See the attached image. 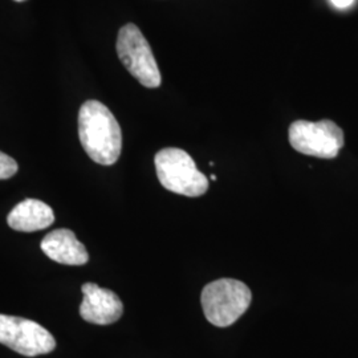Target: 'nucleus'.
Wrapping results in <instances>:
<instances>
[{"label":"nucleus","mask_w":358,"mask_h":358,"mask_svg":"<svg viewBox=\"0 0 358 358\" xmlns=\"http://www.w3.org/2000/svg\"><path fill=\"white\" fill-rule=\"evenodd\" d=\"M78 137L90 159L115 165L122 150V133L113 113L103 103L90 100L78 112Z\"/></svg>","instance_id":"obj_1"},{"label":"nucleus","mask_w":358,"mask_h":358,"mask_svg":"<svg viewBox=\"0 0 358 358\" xmlns=\"http://www.w3.org/2000/svg\"><path fill=\"white\" fill-rule=\"evenodd\" d=\"M252 300L251 289L235 279L207 284L201 296L206 319L219 328L230 327L242 317Z\"/></svg>","instance_id":"obj_2"},{"label":"nucleus","mask_w":358,"mask_h":358,"mask_svg":"<svg viewBox=\"0 0 358 358\" xmlns=\"http://www.w3.org/2000/svg\"><path fill=\"white\" fill-rule=\"evenodd\" d=\"M157 177L169 192L196 198L208 190V179L201 173L190 154L178 148H166L154 158Z\"/></svg>","instance_id":"obj_3"},{"label":"nucleus","mask_w":358,"mask_h":358,"mask_svg":"<svg viewBox=\"0 0 358 358\" xmlns=\"http://www.w3.org/2000/svg\"><path fill=\"white\" fill-rule=\"evenodd\" d=\"M117 55L129 73L146 88H158L162 77L149 41L140 28L129 23L117 36Z\"/></svg>","instance_id":"obj_4"},{"label":"nucleus","mask_w":358,"mask_h":358,"mask_svg":"<svg viewBox=\"0 0 358 358\" xmlns=\"http://www.w3.org/2000/svg\"><path fill=\"white\" fill-rule=\"evenodd\" d=\"M289 143L299 153L333 159L344 148V131L331 120L310 122L299 120L289 127Z\"/></svg>","instance_id":"obj_5"},{"label":"nucleus","mask_w":358,"mask_h":358,"mask_svg":"<svg viewBox=\"0 0 358 358\" xmlns=\"http://www.w3.org/2000/svg\"><path fill=\"white\" fill-rule=\"evenodd\" d=\"M0 344L27 357L48 355L56 348L55 337L40 324L8 315H0Z\"/></svg>","instance_id":"obj_6"},{"label":"nucleus","mask_w":358,"mask_h":358,"mask_svg":"<svg viewBox=\"0 0 358 358\" xmlns=\"http://www.w3.org/2000/svg\"><path fill=\"white\" fill-rule=\"evenodd\" d=\"M81 291L84 299L80 306V316L84 320L96 325H109L121 319L124 304L113 291L94 282H85Z\"/></svg>","instance_id":"obj_7"},{"label":"nucleus","mask_w":358,"mask_h":358,"mask_svg":"<svg viewBox=\"0 0 358 358\" xmlns=\"http://www.w3.org/2000/svg\"><path fill=\"white\" fill-rule=\"evenodd\" d=\"M40 247L51 260L64 266H84L90 260L85 245L77 241L73 231L66 229L50 232Z\"/></svg>","instance_id":"obj_8"},{"label":"nucleus","mask_w":358,"mask_h":358,"mask_svg":"<svg viewBox=\"0 0 358 358\" xmlns=\"http://www.w3.org/2000/svg\"><path fill=\"white\" fill-rule=\"evenodd\" d=\"M7 222L13 230L35 232L50 227L55 222V214L47 203L29 198L13 207Z\"/></svg>","instance_id":"obj_9"},{"label":"nucleus","mask_w":358,"mask_h":358,"mask_svg":"<svg viewBox=\"0 0 358 358\" xmlns=\"http://www.w3.org/2000/svg\"><path fill=\"white\" fill-rule=\"evenodd\" d=\"M17 164L10 155L0 152V179H8L17 173Z\"/></svg>","instance_id":"obj_10"},{"label":"nucleus","mask_w":358,"mask_h":358,"mask_svg":"<svg viewBox=\"0 0 358 358\" xmlns=\"http://www.w3.org/2000/svg\"><path fill=\"white\" fill-rule=\"evenodd\" d=\"M333 6L337 7V8H348L353 4L355 0H331Z\"/></svg>","instance_id":"obj_11"},{"label":"nucleus","mask_w":358,"mask_h":358,"mask_svg":"<svg viewBox=\"0 0 358 358\" xmlns=\"http://www.w3.org/2000/svg\"><path fill=\"white\" fill-rule=\"evenodd\" d=\"M211 179H213V180H217V176H214V174H213V176H211Z\"/></svg>","instance_id":"obj_12"},{"label":"nucleus","mask_w":358,"mask_h":358,"mask_svg":"<svg viewBox=\"0 0 358 358\" xmlns=\"http://www.w3.org/2000/svg\"><path fill=\"white\" fill-rule=\"evenodd\" d=\"M15 1H26V0H15Z\"/></svg>","instance_id":"obj_13"}]
</instances>
